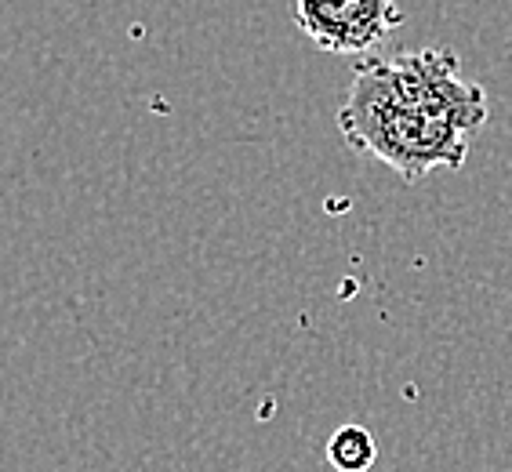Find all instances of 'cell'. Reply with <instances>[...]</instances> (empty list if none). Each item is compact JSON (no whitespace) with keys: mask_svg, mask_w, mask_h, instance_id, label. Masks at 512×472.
I'll list each match as a JSON object with an SVG mask.
<instances>
[{"mask_svg":"<svg viewBox=\"0 0 512 472\" xmlns=\"http://www.w3.org/2000/svg\"><path fill=\"white\" fill-rule=\"evenodd\" d=\"M487 117V91L465 77L462 59L451 48H418L356 62L338 131L356 153L422 182L462 168Z\"/></svg>","mask_w":512,"mask_h":472,"instance_id":"6da1fadb","label":"cell"},{"mask_svg":"<svg viewBox=\"0 0 512 472\" xmlns=\"http://www.w3.org/2000/svg\"><path fill=\"white\" fill-rule=\"evenodd\" d=\"M291 15L316 48L342 59H364L404 26L396 0H291Z\"/></svg>","mask_w":512,"mask_h":472,"instance_id":"7a4b0ae2","label":"cell"},{"mask_svg":"<svg viewBox=\"0 0 512 472\" xmlns=\"http://www.w3.org/2000/svg\"><path fill=\"white\" fill-rule=\"evenodd\" d=\"M378 458V443L364 425H342L327 440V462L335 472H367Z\"/></svg>","mask_w":512,"mask_h":472,"instance_id":"3957f363","label":"cell"}]
</instances>
